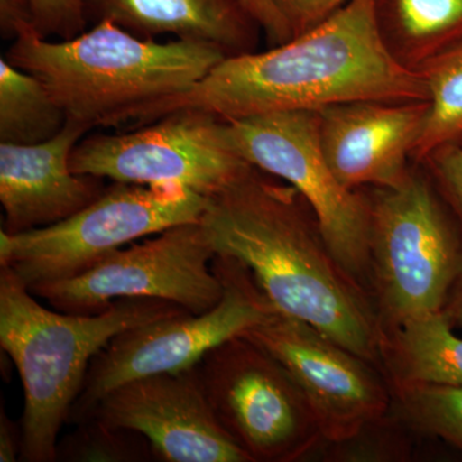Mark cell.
Returning a JSON list of instances; mask_svg holds the SVG:
<instances>
[{
	"label": "cell",
	"instance_id": "obj_1",
	"mask_svg": "<svg viewBox=\"0 0 462 462\" xmlns=\"http://www.w3.org/2000/svg\"><path fill=\"white\" fill-rule=\"evenodd\" d=\"M200 223L216 254L242 263L278 314L370 364L382 360L383 331L366 291L334 256L311 206L291 185L252 167L208 199Z\"/></svg>",
	"mask_w": 462,
	"mask_h": 462
},
{
	"label": "cell",
	"instance_id": "obj_2",
	"mask_svg": "<svg viewBox=\"0 0 462 462\" xmlns=\"http://www.w3.org/2000/svg\"><path fill=\"white\" fill-rule=\"evenodd\" d=\"M424 72L404 65L380 29L376 0H348L327 20L263 53L226 57L145 124L179 108L224 121L354 102H425Z\"/></svg>",
	"mask_w": 462,
	"mask_h": 462
},
{
	"label": "cell",
	"instance_id": "obj_3",
	"mask_svg": "<svg viewBox=\"0 0 462 462\" xmlns=\"http://www.w3.org/2000/svg\"><path fill=\"white\" fill-rule=\"evenodd\" d=\"M5 58L45 85L67 121L90 132L130 121L141 126L226 57L199 42L142 39L105 21L60 42L23 26Z\"/></svg>",
	"mask_w": 462,
	"mask_h": 462
},
{
	"label": "cell",
	"instance_id": "obj_4",
	"mask_svg": "<svg viewBox=\"0 0 462 462\" xmlns=\"http://www.w3.org/2000/svg\"><path fill=\"white\" fill-rule=\"evenodd\" d=\"M184 311L144 298H123L96 315L53 311L36 300L11 267L0 266V346L20 374L25 400L20 461H57L60 430L88 370L117 334Z\"/></svg>",
	"mask_w": 462,
	"mask_h": 462
},
{
	"label": "cell",
	"instance_id": "obj_5",
	"mask_svg": "<svg viewBox=\"0 0 462 462\" xmlns=\"http://www.w3.org/2000/svg\"><path fill=\"white\" fill-rule=\"evenodd\" d=\"M207 202L181 185L114 181L66 220L23 233L0 231V266L11 267L29 289L74 278L134 242L199 221Z\"/></svg>",
	"mask_w": 462,
	"mask_h": 462
},
{
	"label": "cell",
	"instance_id": "obj_6",
	"mask_svg": "<svg viewBox=\"0 0 462 462\" xmlns=\"http://www.w3.org/2000/svg\"><path fill=\"white\" fill-rule=\"evenodd\" d=\"M372 205L370 276L383 334L442 311L462 270V239L436 193L410 173Z\"/></svg>",
	"mask_w": 462,
	"mask_h": 462
},
{
	"label": "cell",
	"instance_id": "obj_7",
	"mask_svg": "<svg viewBox=\"0 0 462 462\" xmlns=\"http://www.w3.org/2000/svg\"><path fill=\"white\" fill-rule=\"evenodd\" d=\"M212 266L224 282L220 302L202 314L184 311L117 334L94 357L69 424L88 419L112 389L145 376L191 369L215 346L243 336L276 314L238 261L216 256Z\"/></svg>",
	"mask_w": 462,
	"mask_h": 462
},
{
	"label": "cell",
	"instance_id": "obj_8",
	"mask_svg": "<svg viewBox=\"0 0 462 462\" xmlns=\"http://www.w3.org/2000/svg\"><path fill=\"white\" fill-rule=\"evenodd\" d=\"M197 372L216 420L249 462L297 461L324 440L296 379L247 337L215 346Z\"/></svg>",
	"mask_w": 462,
	"mask_h": 462
},
{
	"label": "cell",
	"instance_id": "obj_9",
	"mask_svg": "<svg viewBox=\"0 0 462 462\" xmlns=\"http://www.w3.org/2000/svg\"><path fill=\"white\" fill-rule=\"evenodd\" d=\"M225 123L240 156L300 191L346 273L361 288L372 285V205L343 187L328 165L321 148L320 112H273Z\"/></svg>",
	"mask_w": 462,
	"mask_h": 462
},
{
	"label": "cell",
	"instance_id": "obj_10",
	"mask_svg": "<svg viewBox=\"0 0 462 462\" xmlns=\"http://www.w3.org/2000/svg\"><path fill=\"white\" fill-rule=\"evenodd\" d=\"M132 132L84 136L72 171L138 185H181L206 199L251 171L226 123L199 108H179Z\"/></svg>",
	"mask_w": 462,
	"mask_h": 462
},
{
	"label": "cell",
	"instance_id": "obj_11",
	"mask_svg": "<svg viewBox=\"0 0 462 462\" xmlns=\"http://www.w3.org/2000/svg\"><path fill=\"white\" fill-rule=\"evenodd\" d=\"M216 256L200 220L179 224L118 249L80 275L30 291L66 314H100L123 298L165 300L202 314L224 296Z\"/></svg>",
	"mask_w": 462,
	"mask_h": 462
},
{
	"label": "cell",
	"instance_id": "obj_12",
	"mask_svg": "<svg viewBox=\"0 0 462 462\" xmlns=\"http://www.w3.org/2000/svg\"><path fill=\"white\" fill-rule=\"evenodd\" d=\"M243 336L287 367L309 401L324 440H354L387 413L391 393L374 365L311 325L276 312Z\"/></svg>",
	"mask_w": 462,
	"mask_h": 462
},
{
	"label": "cell",
	"instance_id": "obj_13",
	"mask_svg": "<svg viewBox=\"0 0 462 462\" xmlns=\"http://www.w3.org/2000/svg\"><path fill=\"white\" fill-rule=\"evenodd\" d=\"M90 418L142 434L156 460L249 462L216 420L197 366L125 383L96 404Z\"/></svg>",
	"mask_w": 462,
	"mask_h": 462
},
{
	"label": "cell",
	"instance_id": "obj_14",
	"mask_svg": "<svg viewBox=\"0 0 462 462\" xmlns=\"http://www.w3.org/2000/svg\"><path fill=\"white\" fill-rule=\"evenodd\" d=\"M320 141L328 165L349 190L397 188L410 172L430 115L425 102H354L321 109Z\"/></svg>",
	"mask_w": 462,
	"mask_h": 462
},
{
	"label": "cell",
	"instance_id": "obj_15",
	"mask_svg": "<svg viewBox=\"0 0 462 462\" xmlns=\"http://www.w3.org/2000/svg\"><path fill=\"white\" fill-rule=\"evenodd\" d=\"M89 130L67 121L56 136L38 144L0 143L2 231L23 233L78 214L99 199L105 179L72 171L69 158Z\"/></svg>",
	"mask_w": 462,
	"mask_h": 462
},
{
	"label": "cell",
	"instance_id": "obj_16",
	"mask_svg": "<svg viewBox=\"0 0 462 462\" xmlns=\"http://www.w3.org/2000/svg\"><path fill=\"white\" fill-rule=\"evenodd\" d=\"M88 29L115 23L142 39L171 35L223 51L252 53L261 27L242 0H84Z\"/></svg>",
	"mask_w": 462,
	"mask_h": 462
},
{
	"label": "cell",
	"instance_id": "obj_17",
	"mask_svg": "<svg viewBox=\"0 0 462 462\" xmlns=\"http://www.w3.org/2000/svg\"><path fill=\"white\" fill-rule=\"evenodd\" d=\"M445 312L416 316L383 334L393 387L406 384L462 387V338Z\"/></svg>",
	"mask_w": 462,
	"mask_h": 462
},
{
	"label": "cell",
	"instance_id": "obj_18",
	"mask_svg": "<svg viewBox=\"0 0 462 462\" xmlns=\"http://www.w3.org/2000/svg\"><path fill=\"white\" fill-rule=\"evenodd\" d=\"M376 14L385 42H397L394 54L410 67L462 36V0H376Z\"/></svg>",
	"mask_w": 462,
	"mask_h": 462
},
{
	"label": "cell",
	"instance_id": "obj_19",
	"mask_svg": "<svg viewBox=\"0 0 462 462\" xmlns=\"http://www.w3.org/2000/svg\"><path fill=\"white\" fill-rule=\"evenodd\" d=\"M66 123L65 112L38 78L0 58V143L38 144Z\"/></svg>",
	"mask_w": 462,
	"mask_h": 462
},
{
	"label": "cell",
	"instance_id": "obj_20",
	"mask_svg": "<svg viewBox=\"0 0 462 462\" xmlns=\"http://www.w3.org/2000/svg\"><path fill=\"white\" fill-rule=\"evenodd\" d=\"M430 115L413 156L427 158L462 134V42L425 62Z\"/></svg>",
	"mask_w": 462,
	"mask_h": 462
},
{
	"label": "cell",
	"instance_id": "obj_21",
	"mask_svg": "<svg viewBox=\"0 0 462 462\" xmlns=\"http://www.w3.org/2000/svg\"><path fill=\"white\" fill-rule=\"evenodd\" d=\"M156 460L147 438L136 431L109 427L98 419L76 424L75 430L58 440L57 461L143 462Z\"/></svg>",
	"mask_w": 462,
	"mask_h": 462
},
{
	"label": "cell",
	"instance_id": "obj_22",
	"mask_svg": "<svg viewBox=\"0 0 462 462\" xmlns=\"http://www.w3.org/2000/svg\"><path fill=\"white\" fill-rule=\"evenodd\" d=\"M393 388L401 411L412 427L462 452V387L406 384Z\"/></svg>",
	"mask_w": 462,
	"mask_h": 462
},
{
	"label": "cell",
	"instance_id": "obj_23",
	"mask_svg": "<svg viewBox=\"0 0 462 462\" xmlns=\"http://www.w3.org/2000/svg\"><path fill=\"white\" fill-rule=\"evenodd\" d=\"M32 25L44 38L60 41L75 38L87 32L84 0H26Z\"/></svg>",
	"mask_w": 462,
	"mask_h": 462
},
{
	"label": "cell",
	"instance_id": "obj_24",
	"mask_svg": "<svg viewBox=\"0 0 462 462\" xmlns=\"http://www.w3.org/2000/svg\"><path fill=\"white\" fill-rule=\"evenodd\" d=\"M294 36L309 32L342 8L348 0H273Z\"/></svg>",
	"mask_w": 462,
	"mask_h": 462
},
{
	"label": "cell",
	"instance_id": "obj_25",
	"mask_svg": "<svg viewBox=\"0 0 462 462\" xmlns=\"http://www.w3.org/2000/svg\"><path fill=\"white\" fill-rule=\"evenodd\" d=\"M430 158L440 187L462 218V148L448 143L436 149Z\"/></svg>",
	"mask_w": 462,
	"mask_h": 462
},
{
	"label": "cell",
	"instance_id": "obj_26",
	"mask_svg": "<svg viewBox=\"0 0 462 462\" xmlns=\"http://www.w3.org/2000/svg\"><path fill=\"white\" fill-rule=\"evenodd\" d=\"M249 14L257 21L272 44H284L293 39L287 21L282 16L273 0H242Z\"/></svg>",
	"mask_w": 462,
	"mask_h": 462
},
{
	"label": "cell",
	"instance_id": "obj_27",
	"mask_svg": "<svg viewBox=\"0 0 462 462\" xmlns=\"http://www.w3.org/2000/svg\"><path fill=\"white\" fill-rule=\"evenodd\" d=\"M25 25H32V12L26 0H0V32L3 38H16L21 27Z\"/></svg>",
	"mask_w": 462,
	"mask_h": 462
},
{
	"label": "cell",
	"instance_id": "obj_28",
	"mask_svg": "<svg viewBox=\"0 0 462 462\" xmlns=\"http://www.w3.org/2000/svg\"><path fill=\"white\" fill-rule=\"evenodd\" d=\"M23 452V427L9 419L5 407L0 411V461H20Z\"/></svg>",
	"mask_w": 462,
	"mask_h": 462
},
{
	"label": "cell",
	"instance_id": "obj_29",
	"mask_svg": "<svg viewBox=\"0 0 462 462\" xmlns=\"http://www.w3.org/2000/svg\"><path fill=\"white\" fill-rule=\"evenodd\" d=\"M443 312H445L455 329H462V270L451 293H449Z\"/></svg>",
	"mask_w": 462,
	"mask_h": 462
}]
</instances>
